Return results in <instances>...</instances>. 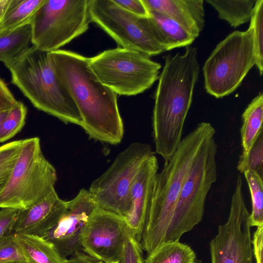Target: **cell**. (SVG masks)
I'll return each mask as SVG.
<instances>
[{
    "label": "cell",
    "mask_w": 263,
    "mask_h": 263,
    "mask_svg": "<svg viewBox=\"0 0 263 263\" xmlns=\"http://www.w3.org/2000/svg\"><path fill=\"white\" fill-rule=\"evenodd\" d=\"M59 80L69 92L82 119L81 127L90 138L119 143L124 126L117 95L103 84L91 70L89 58L59 49L48 53Z\"/></svg>",
    "instance_id": "obj_1"
},
{
    "label": "cell",
    "mask_w": 263,
    "mask_h": 263,
    "mask_svg": "<svg viewBox=\"0 0 263 263\" xmlns=\"http://www.w3.org/2000/svg\"><path fill=\"white\" fill-rule=\"evenodd\" d=\"M200 65L197 49L165 57L159 76L152 117L156 153L170 161L182 140L184 122L192 104Z\"/></svg>",
    "instance_id": "obj_2"
},
{
    "label": "cell",
    "mask_w": 263,
    "mask_h": 263,
    "mask_svg": "<svg viewBox=\"0 0 263 263\" xmlns=\"http://www.w3.org/2000/svg\"><path fill=\"white\" fill-rule=\"evenodd\" d=\"M215 134L210 123L198 124L182 139L171 159L157 173L140 242L147 253L165 241L184 181L203 143Z\"/></svg>",
    "instance_id": "obj_3"
},
{
    "label": "cell",
    "mask_w": 263,
    "mask_h": 263,
    "mask_svg": "<svg viewBox=\"0 0 263 263\" xmlns=\"http://www.w3.org/2000/svg\"><path fill=\"white\" fill-rule=\"evenodd\" d=\"M8 69L11 83L34 107L65 123L82 126L80 112L57 76L48 53L32 45Z\"/></svg>",
    "instance_id": "obj_4"
},
{
    "label": "cell",
    "mask_w": 263,
    "mask_h": 263,
    "mask_svg": "<svg viewBox=\"0 0 263 263\" xmlns=\"http://www.w3.org/2000/svg\"><path fill=\"white\" fill-rule=\"evenodd\" d=\"M57 180L56 170L44 156L40 138L22 140L20 155L0 195V208L26 209L55 191Z\"/></svg>",
    "instance_id": "obj_5"
},
{
    "label": "cell",
    "mask_w": 263,
    "mask_h": 263,
    "mask_svg": "<svg viewBox=\"0 0 263 263\" xmlns=\"http://www.w3.org/2000/svg\"><path fill=\"white\" fill-rule=\"evenodd\" d=\"M214 135L203 143L184 181L165 241L179 240L202 220L207 195L217 177Z\"/></svg>",
    "instance_id": "obj_6"
},
{
    "label": "cell",
    "mask_w": 263,
    "mask_h": 263,
    "mask_svg": "<svg viewBox=\"0 0 263 263\" xmlns=\"http://www.w3.org/2000/svg\"><path fill=\"white\" fill-rule=\"evenodd\" d=\"M100 82L116 94L132 96L149 89L158 79L161 65L138 51L117 47L89 58Z\"/></svg>",
    "instance_id": "obj_7"
},
{
    "label": "cell",
    "mask_w": 263,
    "mask_h": 263,
    "mask_svg": "<svg viewBox=\"0 0 263 263\" xmlns=\"http://www.w3.org/2000/svg\"><path fill=\"white\" fill-rule=\"evenodd\" d=\"M254 65L251 29L233 31L217 45L203 65L206 91L216 98L230 95Z\"/></svg>",
    "instance_id": "obj_8"
},
{
    "label": "cell",
    "mask_w": 263,
    "mask_h": 263,
    "mask_svg": "<svg viewBox=\"0 0 263 263\" xmlns=\"http://www.w3.org/2000/svg\"><path fill=\"white\" fill-rule=\"evenodd\" d=\"M88 5L89 0H44L31 22L32 46L48 53L85 33L91 22Z\"/></svg>",
    "instance_id": "obj_9"
},
{
    "label": "cell",
    "mask_w": 263,
    "mask_h": 263,
    "mask_svg": "<svg viewBox=\"0 0 263 263\" xmlns=\"http://www.w3.org/2000/svg\"><path fill=\"white\" fill-rule=\"evenodd\" d=\"M151 146L134 142L118 154L110 167L91 184L89 192L97 206L123 218L131 206V189Z\"/></svg>",
    "instance_id": "obj_10"
},
{
    "label": "cell",
    "mask_w": 263,
    "mask_h": 263,
    "mask_svg": "<svg viewBox=\"0 0 263 263\" xmlns=\"http://www.w3.org/2000/svg\"><path fill=\"white\" fill-rule=\"evenodd\" d=\"M91 22L99 26L123 48L149 57L161 54L159 44L148 17L135 15L113 0H89Z\"/></svg>",
    "instance_id": "obj_11"
},
{
    "label": "cell",
    "mask_w": 263,
    "mask_h": 263,
    "mask_svg": "<svg viewBox=\"0 0 263 263\" xmlns=\"http://www.w3.org/2000/svg\"><path fill=\"white\" fill-rule=\"evenodd\" d=\"M242 186L241 177L238 175L228 220L219 225L210 243L211 263H253L250 213Z\"/></svg>",
    "instance_id": "obj_12"
},
{
    "label": "cell",
    "mask_w": 263,
    "mask_h": 263,
    "mask_svg": "<svg viewBox=\"0 0 263 263\" xmlns=\"http://www.w3.org/2000/svg\"><path fill=\"white\" fill-rule=\"evenodd\" d=\"M128 231L122 217L97 207L84 229L82 250L104 263L117 262Z\"/></svg>",
    "instance_id": "obj_13"
},
{
    "label": "cell",
    "mask_w": 263,
    "mask_h": 263,
    "mask_svg": "<svg viewBox=\"0 0 263 263\" xmlns=\"http://www.w3.org/2000/svg\"><path fill=\"white\" fill-rule=\"evenodd\" d=\"M97 207L89 191L81 189L74 198L67 201L64 214L42 238L51 243L65 258L82 250V234Z\"/></svg>",
    "instance_id": "obj_14"
},
{
    "label": "cell",
    "mask_w": 263,
    "mask_h": 263,
    "mask_svg": "<svg viewBox=\"0 0 263 263\" xmlns=\"http://www.w3.org/2000/svg\"><path fill=\"white\" fill-rule=\"evenodd\" d=\"M158 168L157 158L153 154L143 163L131 189V206L124 219L129 231L140 243Z\"/></svg>",
    "instance_id": "obj_15"
},
{
    "label": "cell",
    "mask_w": 263,
    "mask_h": 263,
    "mask_svg": "<svg viewBox=\"0 0 263 263\" xmlns=\"http://www.w3.org/2000/svg\"><path fill=\"white\" fill-rule=\"evenodd\" d=\"M66 208L67 201L61 199L55 190L29 208L18 210L12 232L42 237L56 224Z\"/></svg>",
    "instance_id": "obj_16"
},
{
    "label": "cell",
    "mask_w": 263,
    "mask_h": 263,
    "mask_svg": "<svg viewBox=\"0 0 263 263\" xmlns=\"http://www.w3.org/2000/svg\"><path fill=\"white\" fill-rule=\"evenodd\" d=\"M149 11L168 16L197 37L205 26L203 0H142Z\"/></svg>",
    "instance_id": "obj_17"
},
{
    "label": "cell",
    "mask_w": 263,
    "mask_h": 263,
    "mask_svg": "<svg viewBox=\"0 0 263 263\" xmlns=\"http://www.w3.org/2000/svg\"><path fill=\"white\" fill-rule=\"evenodd\" d=\"M156 37L164 51L189 46L197 38L181 25L161 13L149 11Z\"/></svg>",
    "instance_id": "obj_18"
},
{
    "label": "cell",
    "mask_w": 263,
    "mask_h": 263,
    "mask_svg": "<svg viewBox=\"0 0 263 263\" xmlns=\"http://www.w3.org/2000/svg\"><path fill=\"white\" fill-rule=\"evenodd\" d=\"M27 263H66V259L45 239L33 235L15 234Z\"/></svg>",
    "instance_id": "obj_19"
},
{
    "label": "cell",
    "mask_w": 263,
    "mask_h": 263,
    "mask_svg": "<svg viewBox=\"0 0 263 263\" xmlns=\"http://www.w3.org/2000/svg\"><path fill=\"white\" fill-rule=\"evenodd\" d=\"M240 128L241 154H247L262 132L263 94L259 92L249 103L242 115Z\"/></svg>",
    "instance_id": "obj_20"
},
{
    "label": "cell",
    "mask_w": 263,
    "mask_h": 263,
    "mask_svg": "<svg viewBox=\"0 0 263 263\" xmlns=\"http://www.w3.org/2000/svg\"><path fill=\"white\" fill-rule=\"evenodd\" d=\"M31 24L10 33L0 34V62L8 68L30 47Z\"/></svg>",
    "instance_id": "obj_21"
},
{
    "label": "cell",
    "mask_w": 263,
    "mask_h": 263,
    "mask_svg": "<svg viewBox=\"0 0 263 263\" xmlns=\"http://www.w3.org/2000/svg\"><path fill=\"white\" fill-rule=\"evenodd\" d=\"M44 0H11L0 24V34L10 33L31 24L36 11Z\"/></svg>",
    "instance_id": "obj_22"
},
{
    "label": "cell",
    "mask_w": 263,
    "mask_h": 263,
    "mask_svg": "<svg viewBox=\"0 0 263 263\" xmlns=\"http://www.w3.org/2000/svg\"><path fill=\"white\" fill-rule=\"evenodd\" d=\"M145 263H198L194 251L179 240L165 241L150 253Z\"/></svg>",
    "instance_id": "obj_23"
},
{
    "label": "cell",
    "mask_w": 263,
    "mask_h": 263,
    "mask_svg": "<svg viewBox=\"0 0 263 263\" xmlns=\"http://www.w3.org/2000/svg\"><path fill=\"white\" fill-rule=\"evenodd\" d=\"M256 0H206L218 12L219 17L236 28L250 20Z\"/></svg>",
    "instance_id": "obj_24"
},
{
    "label": "cell",
    "mask_w": 263,
    "mask_h": 263,
    "mask_svg": "<svg viewBox=\"0 0 263 263\" xmlns=\"http://www.w3.org/2000/svg\"><path fill=\"white\" fill-rule=\"evenodd\" d=\"M248 182L252 200V212L250 214L251 227L263 226L262 178L254 171L243 173Z\"/></svg>",
    "instance_id": "obj_25"
},
{
    "label": "cell",
    "mask_w": 263,
    "mask_h": 263,
    "mask_svg": "<svg viewBox=\"0 0 263 263\" xmlns=\"http://www.w3.org/2000/svg\"><path fill=\"white\" fill-rule=\"evenodd\" d=\"M255 65L261 76L263 71V0H256L250 17Z\"/></svg>",
    "instance_id": "obj_26"
},
{
    "label": "cell",
    "mask_w": 263,
    "mask_h": 263,
    "mask_svg": "<svg viewBox=\"0 0 263 263\" xmlns=\"http://www.w3.org/2000/svg\"><path fill=\"white\" fill-rule=\"evenodd\" d=\"M27 113L26 106L17 101L0 125V143L10 139L21 130L25 124Z\"/></svg>",
    "instance_id": "obj_27"
},
{
    "label": "cell",
    "mask_w": 263,
    "mask_h": 263,
    "mask_svg": "<svg viewBox=\"0 0 263 263\" xmlns=\"http://www.w3.org/2000/svg\"><path fill=\"white\" fill-rule=\"evenodd\" d=\"M22 146V140L0 146V195L7 184Z\"/></svg>",
    "instance_id": "obj_28"
},
{
    "label": "cell",
    "mask_w": 263,
    "mask_h": 263,
    "mask_svg": "<svg viewBox=\"0 0 263 263\" xmlns=\"http://www.w3.org/2000/svg\"><path fill=\"white\" fill-rule=\"evenodd\" d=\"M241 173L249 170L254 171L263 177V133H260L250 151L246 155L241 154L237 166Z\"/></svg>",
    "instance_id": "obj_29"
},
{
    "label": "cell",
    "mask_w": 263,
    "mask_h": 263,
    "mask_svg": "<svg viewBox=\"0 0 263 263\" xmlns=\"http://www.w3.org/2000/svg\"><path fill=\"white\" fill-rule=\"evenodd\" d=\"M9 262L27 263L15 235L13 233L0 237V263Z\"/></svg>",
    "instance_id": "obj_30"
},
{
    "label": "cell",
    "mask_w": 263,
    "mask_h": 263,
    "mask_svg": "<svg viewBox=\"0 0 263 263\" xmlns=\"http://www.w3.org/2000/svg\"><path fill=\"white\" fill-rule=\"evenodd\" d=\"M140 243L128 230L122 252L117 263H145Z\"/></svg>",
    "instance_id": "obj_31"
},
{
    "label": "cell",
    "mask_w": 263,
    "mask_h": 263,
    "mask_svg": "<svg viewBox=\"0 0 263 263\" xmlns=\"http://www.w3.org/2000/svg\"><path fill=\"white\" fill-rule=\"evenodd\" d=\"M18 210L10 208H2L0 210V237L12 233V229Z\"/></svg>",
    "instance_id": "obj_32"
},
{
    "label": "cell",
    "mask_w": 263,
    "mask_h": 263,
    "mask_svg": "<svg viewBox=\"0 0 263 263\" xmlns=\"http://www.w3.org/2000/svg\"><path fill=\"white\" fill-rule=\"evenodd\" d=\"M120 7L139 16L148 17L149 11L142 0H113Z\"/></svg>",
    "instance_id": "obj_33"
},
{
    "label": "cell",
    "mask_w": 263,
    "mask_h": 263,
    "mask_svg": "<svg viewBox=\"0 0 263 263\" xmlns=\"http://www.w3.org/2000/svg\"><path fill=\"white\" fill-rule=\"evenodd\" d=\"M17 102L7 84L0 77V111L9 110Z\"/></svg>",
    "instance_id": "obj_34"
},
{
    "label": "cell",
    "mask_w": 263,
    "mask_h": 263,
    "mask_svg": "<svg viewBox=\"0 0 263 263\" xmlns=\"http://www.w3.org/2000/svg\"><path fill=\"white\" fill-rule=\"evenodd\" d=\"M253 253L256 263H263V226L258 227L252 239Z\"/></svg>",
    "instance_id": "obj_35"
},
{
    "label": "cell",
    "mask_w": 263,
    "mask_h": 263,
    "mask_svg": "<svg viewBox=\"0 0 263 263\" xmlns=\"http://www.w3.org/2000/svg\"><path fill=\"white\" fill-rule=\"evenodd\" d=\"M66 263H104L83 250L77 251L66 259Z\"/></svg>",
    "instance_id": "obj_36"
},
{
    "label": "cell",
    "mask_w": 263,
    "mask_h": 263,
    "mask_svg": "<svg viewBox=\"0 0 263 263\" xmlns=\"http://www.w3.org/2000/svg\"><path fill=\"white\" fill-rule=\"evenodd\" d=\"M11 0H0V24L10 5Z\"/></svg>",
    "instance_id": "obj_37"
},
{
    "label": "cell",
    "mask_w": 263,
    "mask_h": 263,
    "mask_svg": "<svg viewBox=\"0 0 263 263\" xmlns=\"http://www.w3.org/2000/svg\"><path fill=\"white\" fill-rule=\"evenodd\" d=\"M9 110L0 111V125L4 118L6 117Z\"/></svg>",
    "instance_id": "obj_38"
},
{
    "label": "cell",
    "mask_w": 263,
    "mask_h": 263,
    "mask_svg": "<svg viewBox=\"0 0 263 263\" xmlns=\"http://www.w3.org/2000/svg\"><path fill=\"white\" fill-rule=\"evenodd\" d=\"M4 263H22V262H4Z\"/></svg>",
    "instance_id": "obj_39"
},
{
    "label": "cell",
    "mask_w": 263,
    "mask_h": 263,
    "mask_svg": "<svg viewBox=\"0 0 263 263\" xmlns=\"http://www.w3.org/2000/svg\"><path fill=\"white\" fill-rule=\"evenodd\" d=\"M113 263H117V262H113Z\"/></svg>",
    "instance_id": "obj_40"
}]
</instances>
